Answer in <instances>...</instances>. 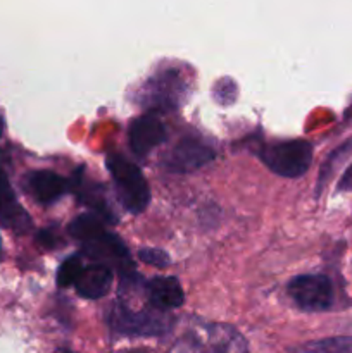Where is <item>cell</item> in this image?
<instances>
[{"label":"cell","mask_w":352,"mask_h":353,"mask_svg":"<svg viewBox=\"0 0 352 353\" xmlns=\"http://www.w3.org/2000/svg\"><path fill=\"white\" fill-rule=\"evenodd\" d=\"M175 353H248L245 338L228 324L202 323L185 331Z\"/></svg>","instance_id":"cell-1"},{"label":"cell","mask_w":352,"mask_h":353,"mask_svg":"<svg viewBox=\"0 0 352 353\" xmlns=\"http://www.w3.org/2000/svg\"><path fill=\"white\" fill-rule=\"evenodd\" d=\"M107 169L116 185L123 207L131 214H140L150 202V192L140 169L123 155H109Z\"/></svg>","instance_id":"cell-2"},{"label":"cell","mask_w":352,"mask_h":353,"mask_svg":"<svg viewBox=\"0 0 352 353\" xmlns=\"http://www.w3.org/2000/svg\"><path fill=\"white\" fill-rule=\"evenodd\" d=\"M114 331L128 336H159L171 327V317L164 310H133L124 303H114L107 314Z\"/></svg>","instance_id":"cell-3"},{"label":"cell","mask_w":352,"mask_h":353,"mask_svg":"<svg viewBox=\"0 0 352 353\" xmlns=\"http://www.w3.org/2000/svg\"><path fill=\"white\" fill-rule=\"evenodd\" d=\"M259 157L266 168L282 178H300L313 162V145L306 140H290L262 147Z\"/></svg>","instance_id":"cell-4"},{"label":"cell","mask_w":352,"mask_h":353,"mask_svg":"<svg viewBox=\"0 0 352 353\" xmlns=\"http://www.w3.org/2000/svg\"><path fill=\"white\" fill-rule=\"evenodd\" d=\"M289 295L307 312H323L333 303V286L323 274H302L289 283Z\"/></svg>","instance_id":"cell-5"},{"label":"cell","mask_w":352,"mask_h":353,"mask_svg":"<svg viewBox=\"0 0 352 353\" xmlns=\"http://www.w3.org/2000/svg\"><path fill=\"white\" fill-rule=\"evenodd\" d=\"M214 159V150L195 138H183L171 148L164 165L173 172H192Z\"/></svg>","instance_id":"cell-6"},{"label":"cell","mask_w":352,"mask_h":353,"mask_svg":"<svg viewBox=\"0 0 352 353\" xmlns=\"http://www.w3.org/2000/svg\"><path fill=\"white\" fill-rule=\"evenodd\" d=\"M185 95V83L176 71L159 72L155 78L148 79L141 92L145 105L150 107H176L179 99Z\"/></svg>","instance_id":"cell-7"},{"label":"cell","mask_w":352,"mask_h":353,"mask_svg":"<svg viewBox=\"0 0 352 353\" xmlns=\"http://www.w3.org/2000/svg\"><path fill=\"white\" fill-rule=\"evenodd\" d=\"M128 138H130L131 150L137 155L144 157L148 152L154 150L157 145H161L166 138L164 124L157 119L155 116H141L131 123L130 131H128Z\"/></svg>","instance_id":"cell-8"},{"label":"cell","mask_w":352,"mask_h":353,"mask_svg":"<svg viewBox=\"0 0 352 353\" xmlns=\"http://www.w3.org/2000/svg\"><path fill=\"white\" fill-rule=\"evenodd\" d=\"M0 223L16 233H24L31 228V219L19 205L7 176L0 171Z\"/></svg>","instance_id":"cell-9"},{"label":"cell","mask_w":352,"mask_h":353,"mask_svg":"<svg viewBox=\"0 0 352 353\" xmlns=\"http://www.w3.org/2000/svg\"><path fill=\"white\" fill-rule=\"evenodd\" d=\"M113 283V271L109 265L93 264L83 268L78 281L75 283L76 293L86 300H99L107 295Z\"/></svg>","instance_id":"cell-10"},{"label":"cell","mask_w":352,"mask_h":353,"mask_svg":"<svg viewBox=\"0 0 352 353\" xmlns=\"http://www.w3.org/2000/svg\"><path fill=\"white\" fill-rule=\"evenodd\" d=\"M66 181L52 171H35L28 176V190L37 202L47 203L55 202L59 196L64 195Z\"/></svg>","instance_id":"cell-11"},{"label":"cell","mask_w":352,"mask_h":353,"mask_svg":"<svg viewBox=\"0 0 352 353\" xmlns=\"http://www.w3.org/2000/svg\"><path fill=\"white\" fill-rule=\"evenodd\" d=\"M148 299H150L152 305L159 310H171L176 309L185 300V293H183L182 285L176 278H154L147 286Z\"/></svg>","instance_id":"cell-12"},{"label":"cell","mask_w":352,"mask_h":353,"mask_svg":"<svg viewBox=\"0 0 352 353\" xmlns=\"http://www.w3.org/2000/svg\"><path fill=\"white\" fill-rule=\"evenodd\" d=\"M295 353H352V336H333L309 341L297 348Z\"/></svg>","instance_id":"cell-13"},{"label":"cell","mask_w":352,"mask_h":353,"mask_svg":"<svg viewBox=\"0 0 352 353\" xmlns=\"http://www.w3.org/2000/svg\"><path fill=\"white\" fill-rule=\"evenodd\" d=\"M68 230L69 233H71V236H75L76 240H79L81 243H86V241L93 240V238H97L99 234H102L104 231H106V228H104V224L100 223L95 216L85 214V216L76 217V219L69 224Z\"/></svg>","instance_id":"cell-14"},{"label":"cell","mask_w":352,"mask_h":353,"mask_svg":"<svg viewBox=\"0 0 352 353\" xmlns=\"http://www.w3.org/2000/svg\"><path fill=\"white\" fill-rule=\"evenodd\" d=\"M81 271H83L81 259L76 257V255H72V257H69L68 261L62 262L61 268H59L57 285L61 286V288H68V286L75 285V283L78 281Z\"/></svg>","instance_id":"cell-15"},{"label":"cell","mask_w":352,"mask_h":353,"mask_svg":"<svg viewBox=\"0 0 352 353\" xmlns=\"http://www.w3.org/2000/svg\"><path fill=\"white\" fill-rule=\"evenodd\" d=\"M213 95L214 100L221 105H230L237 100L238 95V88H237V83L230 78H223L214 85L213 88Z\"/></svg>","instance_id":"cell-16"},{"label":"cell","mask_w":352,"mask_h":353,"mask_svg":"<svg viewBox=\"0 0 352 353\" xmlns=\"http://www.w3.org/2000/svg\"><path fill=\"white\" fill-rule=\"evenodd\" d=\"M138 259L144 261L145 264L154 265V268H159V269H164L171 264L169 255L166 254V252L159 250V248H141V250L138 252Z\"/></svg>","instance_id":"cell-17"},{"label":"cell","mask_w":352,"mask_h":353,"mask_svg":"<svg viewBox=\"0 0 352 353\" xmlns=\"http://www.w3.org/2000/svg\"><path fill=\"white\" fill-rule=\"evenodd\" d=\"M352 188V165L347 169L344 176H342L340 183H338V190H351Z\"/></svg>","instance_id":"cell-18"},{"label":"cell","mask_w":352,"mask_h":353,"mask_svg":"<svg viewBox=\"0 0 352 353\" xmlns=\"http://www.w3.org/2000/svg\"><path fill=\"white\" fill-rule=\"evenodd\" d=\"M2 133H3V121L0 119V137H2Z\"/></svg>","instance_id":"cell-19"},{"label":"cell","mask_w":352,"mask_h":353,"mask_svg":"<svg viewBox=\"0 0 352 353\" xmlns=\"http://www.w3.org/2000/svg\"><path fill=\"white\" fill-rule=\"evenodd\" d=\"M55 353H76V352H71V350H57Z\"/></svg>","instance_id":"cell-20"}]
</instances>
